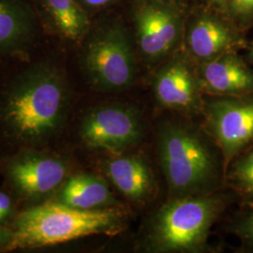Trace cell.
Wrapping results in <instances>:
<instances>
[{"label": "cell", "mask_w": 253, "mask_h": 253, "mask_svg": "<svg viewBox=\"0 0 253 253\" xmlns=\"http://www.w3.org/2000/svg\"><path fill=\"white\" fill-rule=\"evenodd\" d=\"M83 1L85 2L87 5L98 7V6H102V5L107 4L111 0H83Z\"/></svg>", "instance_id": "22"}, {"label": "cell", "mask_w": 253, "mask_h": 253, "mask_svg": "<svg viewBox=\"0 0 253 253\" xmlns=\"http://www.w3.org/2000/svg\"><path fill=\"white\" fill-rule=\"evenodd\" d=\"M11 209V202L9 196L0 192V221L8 217Z\"/></svg>", "instance_id": "19"}, {"label": "cell", "mask_w": 253, "mask_h": 253, "mask_svg": "<svg viewBox=\"0 0 253 253\" xmlns=\"http://www.w3.org/2000/svg\"><path fill=\"white\" fill-rule=\"evenodd\" d=\"M30 32V21L15 3L0 0V48H10L25 42Z\"/></svg>", "instance_id": "15"}, {"label": "cell", "mask_w": 253, "mask_h": 253, "mask_svg": "<svg viewBox=\"0 0 253 253\" xmlns=\"http://www.w3.org/2000/svg\"><path fill=\"white\" fill-rule=\"evenodd\" d=\"M109 178L119 191L135 204H145L156 190L153 172L139 155L113 158L106 165Z\"/></svg>", "instance_id": "12"}, {"label": "cell", "mask_w": 253, "mask_h": 253, "mask_svg": "<svg viewBox=\"0 0 253 253\" xmlns=\"http://www.w3.org/2000/svg\"><path fill=\"white\" fill-rule=\"evenodd\" d=\"M54 23L64 36L78 40L85 32L87 18L75 0H46Z\"/></svg>", "instance_id": "17"}, {"label": "cell", "mask_w": 253, "mask_h": 253, "mask_svg": "<svg viewBox=\"0 0 253 253\" xmlns=\"http://www.w3.org/2000/svg\"><path fill=\"white\" fill-rule=\"evenodd\" d=\"M120 208L78 209L62 203H46L29 208L17 217L6 251L36 249L93 235H115L126 225Z\"/></svg>", "instance_id": "2"}, {"label": "cell", "mask_w": 253, "mask_h": 253, "mask_svg": "<svg viewBox=\"0 0 253 253\" xmlns=\"http://www.w3.org/2000/svg\"><path fill=\"white\" fill-rule=\"evenodd\" d=\"M84 64L91 81L104 90L125 89L135 78L132 45L120 27H109L93 37L85 48Z\"/></svg>", "instance_id": "6"}, {"label": "cell", "mask_w": 253, "mask_h": 253, "mask_svg": "<svg viewBox=\"0 0 253 253\" xmlns=\"http://www.w3.org/2000/svg\"><path fill=\"white\" fill-rule=\"evenodd\" d=\"M190 54L202 63L233 52L237 40L233 32L215 18L203 16L191 26L187 38Z\"/></svg>", "instance_id": "13"}, {"label": "cell", "mask_w": 253, "mask_h": 253, "mask_svg": "<svg viewBox=\"0 0 253 253\" xmlns=\"http://www.w3.org/2000/svg\"><path fill=\"white\" fill-rule=\"evenodd\" d=\"M238 214L229 225V229L248 252H253V207Z\"/></svg>", "instance_id": "18"}, {"label": "cell", "mask_w": 253, "mask_h": 253, "mask_svg": "<svg viewBox=\"0 0 253 253\" xmlns=\"http://www.w3.org/2000/svg\"><path fill=\"white\" fill-rule=\"evenodd\" d=\"M143 135L141 114L135 107L126 104L94 109L82 123V139L93 148L124 150L139 143Z\"/></svg>", "instance_id": "7"}, {"label": "cell", "mask_w": 253, "mask_h": 253, "mask_svg": "<svg viewBox=\"0 0 253 253\" xmlns=\"http://www.w3.org/2000/svg\"><path fill=\"white\" fill-rule=\"evenodd\" d=\"M214 1H217V2H222V1H224V0H214Z\"/></svg>", "instance_id": "23"}, {"label": "cell", "mask_w": 253, "mask_h": 253, "mask_svg": "<svg viewBox=\"0 0 253 253\" xmlns=\"http://www.w3.org/2000/svg\"><path fill=\"white\" fill-rule=\"evenodd\" d=\"M12 236V232L9 231L8 229H4V228H0V248H5L9 240L11 239Z\"/></svg>", "instance_id": "21"}, {"label": "cell", "mask_w": 253, "mask_h": 253, "mask_svg": "<svg viewBox=\"0 0 253 253\" xmlns=\"http://www.w3.org/2000/svg\"><path fill=\"white\" fill-rule=\"evenodd\" d=\"M226 207L223 195L172 198L155 214L145 245L152 253H199L208 244L211 227Z\"/></svg>", "instance_id": "4"}, {"label": "cell", "mask_w": 253, "mask_h": 253, "mask_svg": "<svg viewBox=\"0 0 253 253\" xmlns=\"http://www.w3.org/2000/svg\"><path fill=\"white\" fill-rule=\"evenodd\" d=\"M158 153L172 198L214 193L225 178L220 150L195 126L166 122L159 130Z\"/></svg>", "instance_id": "1"}, {"label": "cell", "mask_w": 253, "mask_h": 253, "mask_svg": "<svg viewBox=\"0 0 253 253\" xmlns=\"http://www.w3.org/2000/svg\"><path fill=\"white\" fill-rule=\"evenodd\" d=\"M59 202L78 209L110 208L117 203L108 185L99 176L81 173L65 183L59 194Z\"/></svg>", "instance_id": "14"}, {"label": "cell", "mask_w": 253, "mask_h": 253, "mask_svg": "<svg viewBox=\"0 0 253 253\" xmlns=\"http://www.w3.org/2000/svg\"><path fill=\"white\" fill-rule=\"evenodd\" d=\"M205 128L220 150L224 168L253 144V95L214 96L204 102Z\"/></svg>", "instance_id": "5"}, {"label": "cell", "mask_w": 253, "mask_h": 253, "mask_svg": "<svg viewBox=\"0 0 253 253\" xmlns=\"http://www.w3.org/2000/svg\"><path fill=\"white\" fill-rule=\"evenodd\" d=\"M135 17L138 44L145 57L154 61L172 52L180 36V20L173 9L148 4L138 9Z\"/></svg>", "instance_id": "9"}, {"label": "cell", "mask_w": 253, "mask_h": 253, "mask_svg": "<svg viewBox=\"0 0 253 253\" xmlns=\"http://www.w3.org/2000/svg\"><path fill=\"white\" fill-rule=\"evenodd\" d=\"M153 90L163 108L190 116L203 112L205 101L199 77L184 58L176 57L163 66L155 76Z\"/></svg>", "instance_id": "8"}, {"label": "cell", "mask_w": 253, "mask_h": 253, "mask_svg": "<svg viewBox=\"0 0 253 253\" xmlns=\"http://www.w3.org/2000/svg\"><path fill=\"white\" fill-rule=\"evenodd\" d=\"M224 181L245 207H253V144L230 163Z\"/></svg>", "instance_id": "16"}, {"label": "cell", "mask_w": 253, "mask_h": 253, "mask_svg": "<svg viewBox=\"0 0 253 253\" xmlns=\"http://www.w3.org/2000/svg\"><path fill=\"white\" fill-rule=\"evenodd\" d=\"M66 92L63 78L53 68L30 69L10 85L2 109L3 120L22 140L44 139L62 122Z\"/></svg>", "instance_id": "3"}, {"label": "cell", "mask_w": 253, "mask_h": 253, "mask_svg": "<svg viewBox=\"0 0 253 253\" xmlns=\"http://www.w3.org/2000/svg\"><path fill=\"white\" fill-rule=\"evenodd\" d=\"M68 167L53 157L27 155L9 166L13 185L27 196L44 195L55 190L65 180Z\"/></svg>", "instance_id": "11"}, {"label": "cell", "mask_w": 253, "mask_h": 253, "mask_svg": "<svg viewBox=\"0 0 253 253\" xmlns=\"http://www.w3.org/2000/svg\"><path fill=\"white\" fill-rule=\"evenodd\" d=\"M198 77L212 96L253 95V71L233 52L201 64Z\"/></svg>", "instance_id": "10"}, {"label": "cell", "mask_w": 253, "mask_h": 253, "mask_svg": "<svg viewBox=\"0 0 253 253\" xmlns=\"http://www.w3.org/2000/svg\"><path fill=\"white\" fill-rule=\"evenodd\" d=\"M233 7L236 11L241 13L253 11V0H234Z\"/></svg>", "instance_id": "20"}, {"label": "cell", "mask_w": 253, "mask_h": 253, "mask_svg": "<svg viewBox=\"0 0 253 253\" xmlns=\"http://www.w3.org/2000/svg\"><path fill=\"white\" fill-rule=\"evenodd\" d=\"M252 57H253V49H252Z\"/></svg>", "instance_id": "24"}]
</instances>
